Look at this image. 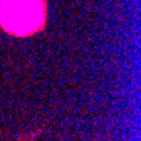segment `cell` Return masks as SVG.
Segmentation results:
<instances>
[{
    "label": "cell",
    "mask_w": 141,
    "mask_h": 141,
    "mask_svg": "<svg viewBox=\"0 0 141 141\" xmlns=\"http://www.w3.org/2000/svg\"><path fill=\"white\" fill-rule=\"evenodd\" d=\"M45 22L44 0H0V25L14 35H30Z\"/></svg>",
    "instance_id": "6da1fadb"
}]
</instances>
